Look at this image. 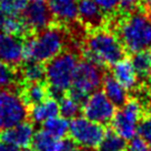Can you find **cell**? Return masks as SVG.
Segmentation results:
<instances>
[{"label": "cell", "instance_id": "obj_1", "mask_svg": "<svg viewBox=\"0 0 151 151\" xmlns=\"http://www.w3.org/2000/svg\"><path fill=\"white\" fill-rule=\"evenodd\" d=\"M65 49L80 51L65 24L55 21L41 31L24 38L22 62L37 61L46 63Z\"/></svg>", "mask_w": 151, "mask_h": 151}, {"label": "cell", "instance_id": "obj_2", "mask_svg": "<svg viewBox=\"0 0 151 151\" xmlns=\"http://www.w3.org/2000/svg\"><path fill=\"white\" fill-rule=\"evenodd\" d=\"M106 27L117 36L127 53L151 48V14L142 8L129 14L109 16Z\"/></svg>", "mask_w": 151, "mask_h": 151}, {"label": "cell", "instance_id": "obj_3", "mask_svg": "<svg viewBox=\"0 0 151 151\" xmlns=\"http://www.w3.org/2000/svg\"><path fill=\"white\" fill-rule=\"evenodd\" d=\"M127 56L117 36L107 27L87 31L81 46V57L100 67H111Z\"/></svg>", "mask_w": 151, "mask_h": 151}, {"label": "cell", "instance_id": "obj_4", "mask_svg": "<svg viewBox=\"0 0 151 151\" xmlns=\"http://www.w3.org/2000/svg\"><path fill=\"white\" fill-rule=\"evenodd\" d=\"M80 57V52L77 50L65 49L45 63L46 82L50 98L59 101L66 96Z\"/></svg>", "mask_w": 151, "mask_h": 151}, {"label": "cell", "instance_id": "obj_5", "mask_svg": "<svg viewBox=\"0 0 151 151\" xmlns=\"http://www.w3.org/2000/svg\"><path fill=\"white\" fill-rule=\"evenodd\" d=\"M106 72L107 68L100 67L85 59L81 60L76 67L72 82L66 94L82 107L90 94L98 91L102 86V79Z\"/></svg>", "mask_w": 151, "mask_h": 151}, {"label": "cell", "instance_id": "obj_6", "mask_svg": "<svg viewBox=\"0 0 151 151\" xmlns=\"http://www.w3.org/2000/svg\"><path fill=\"white\" fill-rule=\"evenodd\" d=\"M28 119V107L19 96L17 87L0 88V131Z\"/></svg>", "mask_w": 151, "mask_h": 151}, {"label": "cell", "instance_id": "obj_7", "mask_svg": "<svg viewBox=\"0 0 151 151\" xmlns=\"http://www.w3.org/2000/svg\"><path fill=\"white\" fill-rule=\"evenodd\" d=\"M145 110L136 98L130 97L122 107L116 111L111 120V129L126 140H131L137 134V128Z\"/></svg>", "mask_w": 151, "mask_h": 151}, {"label": "cell", "instance_id": "obj_8", "mask_svg": "<svg viewBox=\"0 0 151 151\" xmlns=\"http://www.w3.org/2000/svg\"><path fill=\"white\" fill-rule=\"evenodd\" d=\"M69 136L73 141L83 148H96L104 136V126L82 117H76L69 123Z\"/></svg>", "mask_w": 151, "mask_h": 151}, {"label": "cell", "instance_id": "obj_9", "mask_svg": "<svg viewBox=\"0 0 151 151\" xmlns=\"http://www.w3.org/2000/svg\"><path fill=\"white\" fill-rule=\"evenodd\" d=\"M82 113L86 119L104 127L111 122L116 113V107L104 92L94 91L82 106Z\"/></svg>", "mask_w": 151, "mask_h": 151}, {"label": "cell", "instance_id": "obj_10", "mask_svg": "<svg viewBox=\"0 0 151 151\" xmlns=\"http://www.w3.org/2000/svg\"><path fill=\"white\" fill-rule=\"evenodd\" d=\"M20 17L30 33L41 31L56 21L45 1H31Z\"/></svg>", "mask_w": 151, "mask_h": 151}, {"label": "cell", "instance_id": "obj_11", "mask_svg": "<svg viewBox=\"0 0 151 151\" xmlns=\"http://www.w3.org/2000/svg\"><path fill=\"white\" fill-rule=\"evenodd\" d=\"M78 21L85 27L87 31H92L106 27L108 16L100 9L93 0H79Z\"/></svg>", "mask_w": 151, "mask_h": 151}, {"label": "cell", "instance_id": "obj_12", "mask_svg": "<svg viewBox=\"0 0 151 151\" xmlns=\"http://www.w3.org/2000/svg\"><path fill=\"white\" fill-rule=\"evenodd\" d=\"M24 38L0 33V59L12 69H17L22 63Z\"/></svg>", "mask_w": 151, "mask_h": 151}, {"label": "cell", "instance_id": "obj_13", "mask_svg": "<svg viewBox=\"0 0 151 151\" xmlns=\"http://www.w3.org/2000/svg\"><path fill=\"white\" fill-rule=\"evenodd\" d=\"M33 137V123L24 121L17 126L6 129L0 133V140L9 142L18 148H28Z\"/></svg>", "mask_w": 151, "mask_h": 151}, {"label": "cell", "instance_id": "obj_14", "mask_svg": "<svg viewBox=\"0 0 151 151\" xmlns=\"http://www.w3.org/2000/svg\"><path fill=\"white\" fill-rule=\"evenodd\" d=\"M48 7L57 22L70 24L78 21L77 0H48Z\"/></svg>", "mask_w": 151, "mask_h": 151}, {"label": "cell", "instance_id": "obj_15", "mask_svg": "<svg viewBox=\"0 0 151 151\" xmlns=\"http://www.w3.org/2000/svg\"><path fill=\"white\" fill-rule=\"evenodd\" d=\"M111 75L127 91H133L139 86L137 73L129 58H123L111 66Z\"/></svg>", "mask_w": 151, "mask_h": 151}, {"label": "cell", "instance_id": "obj_16", "mask_svg": "<svg viewBox=\"0 0 151 151\" xmlns=\"http://www.w3.org/2000/svg\"><path fill=\"white\" fill-rule=\"evenodd\" d=\"M19 96L30 108L49 98L47 82H24L19 86Z\"/></svg>", "mask_w": 151, "mask_h": 151}, {"label": "cell", "instance_id": "obj_17", "mask_svg": "<svg viewBox=\"0 0 151 151\" xmlns=\"http://www.w3.org/2000/svg\"><path fill=\"white\" fill-rule=\"evenodd\" d=\"M102 89L106 97L112 102L116 108L122 107L129 99L128 91L113 78V76L109 71H107L104 76Z\"/></svg>", "mask_w": 151, "mask_h": 151}, {"label": "cell", "instance_id": "obj_18", "mask_svg": "<svg viewBox=\"0 0 151 151\" xmlns=\"http://www.w3.org/2000/svg\"><path fill=\"white\" fill-rule=\"evenodd\" d=\"M131 63L137 73L139 85L151 83V50L146 49L132 53Z\"/></svg>", "mask_w": 151, "mask_h": 151}, {"label": "cell", "instance_id": "obj_19", "mask_svg": "<svg viewBox=\"0 0 151 151\" xmlns=\"http://www.w3.org/2000/svg\"><path fill=\"white\" fill-rule=\"evenodd\" d=\"M58 113L59 104L50 97L42 102L28 108V118L32 123H42L48 119L57 117Z\"/></svg>", "mask_w": 151, "mask_h": 151}, {"label": "cell", "instance_id": "obj_20", "mask_svg": "<svg viewBox=\"0 0 151 151\" xmlns=\"http://www.w3.org/2000/svg\"><path fill=\"white\" fill-rule=\"evenodd\" d=\"M20 82H46L45 63L37 61H24L17 68Z\"/></svg>", "mask_w": 151, "mask_h": 151}, {"label": "cell", "instance_id": "obj_21", "mask_svg": "<svg viewBox=\"0 0 151 151\" xmlns=\"http://www.w3.org/2000/svg\"><path fill=\"white\" fill-rule=\"evenodd\" d=\"M127 147V140L120 137L111 128H108L104 132L102 140L98 145L97 151H124Z\"/></svg>", "mask_w": 151, "mask_h": 151}, {"label": "cell", "instance_id": "obj_22", "mask_svg": "<svg viewBox=\"0 0 151 151\" xmlns=\"http://www.w3.org/2000/svg\"><path fill=\"white\" fill-rule=\"evenodd\" d=\"M59 141L60 139H57L41 129L33 133L30 145L33 151H56Z\"/></svg>", "mask_w": 151, "mask_h": 151}, {"label": "cell", "instance_id": "obj_23", "mask_svg": "<svg viewBox=\"0 0 151 151\" xmlns=\"http://www.w3.org/2000/svg\"><path fill=\"white\" fill-rule=\"evenodd\" d=\"M42 130H45L57 139H62L66 137L69 131V122L67 121V119L57 116V117L43 121Z\"/></svg>", "mask_w": 151, "mask_h": 151}, {"label": "cell", "instance_id": "obj_24", "mask_svg": "<svg viewBox=\"0 0 151 151\" xmlns=\"http://www.w3.org/2000/svg\"><path fill=\"white\" fill-rule=\"evenodd\" d=\"M19 85L20 81L17 69L10 68L0 59V88H11V87L19 88Z\"/></svg>", "mask_w": 151, "mask_h": 151}, {"label": "cell", "instance_id": "obj_25", "mask_svg": "<svg viewBox=\"0 0 151 151\" xmlns=\"http://www.w3.org/2000/svg\"><path fill=\"white\" fill-rule=\"evenodd\" d=\"M59 104V113L62 118L73 119L79 116L81 112V106L77 104L75 100L71 99L69 96H65L58 101Z\"/></svg>", "mask_w": 151, "mask_h": 151}, {"label": "cell", "instance_id": "obj_26", "mask_svg": "<svg viewBox=\"0 0 151 151\" xmlns=\"http://www.w3.org/2000/svg\"><path fill=\"white\" fill-rule=\"evenodd\" d=\"M27 6L28 0H0V10L7 16L20 17Z\"/></svg>", "mask_w": 151, "mask_h": 151}, {"label": "cell", "instance_id": "obj_27", "mask_svg": "<svg viewBox=\"0 0 151 151\" xmlns=\"http://www.w3.org/2000/svg\"><path fill=\"white\" fill-rule=\"evenodd\" d=\"M137 133L138 137L146 142L147 146L151 147V114H143L138 124Z\"/></svg>", "mask_w": 151, "mask_h": 151}, {"label": "cell", "instance_id": "obj_28", "mask_svg": "<svg viewBox=\"0 0 151 151\" xmlns=\"http://www.w3.org/2000/svg\"><path fill=\"white\" fill-rule=\"evenodd\" d=\"M93 1L108 17L118 12L120 0H93Z\"/></svg>", "mask_w": 151, "mask_h": 151}, {"label": "cell", "instance_id": "obj_29", "mask_svg": "<svg viewBox=\"0 0 151 151\" xmlns=\"http://www.w3.org/2000/svg\"><path fill=\"white\" fill-rule=\"evenodd\" d=\"M141 8V0H120L118 12L121 14H132Z\"/></svg>", "mask_w": 151, "mask_h": 151}, {"label": "cell", "instance_id": "obj_30", "mask_svg": "<svg viewBox=\"0 0 151 151\" xmlns=\"http://www.w3.org/2000/svg\"><path fill=\"white\" fill-rule=\"evenodd\" d=\"M80 146H78L71 138H62L59 141L56 151H80Z\"/></svg>", "mask_w": 151, "mask_h": 151}, {"label": "cell", "instance_id": "obj_31", "mask_svg": "<svg viewBox=\"0 0 151 151\" xmlns=\"http://www.w3.org/2000/svg\"><path fill=\"white\" fill-rule=\"evenodd\" d=\"M124 151H149V147L146 145V142L139 137H134L130 140V143L128 145L127 149Z\"/></svg>", "mask_w": 151, "mask_h": 151}, {"label": "cell", "instance_id": "obj_32", "mask_svg": "<svg viewBox=\"0 0 151 151\" xmlns=\"http://www.w3.org/2000/svg\"><path fill=\"white\" fill-rule=\"evenodd\" d=\"M0 151H20L19 148L14 145H11L9 142L0 140Z\"/></svg>", "mask_w": 151, "mask_h": 151}, {"label": "cell", "instance_id": "obj_33", "mask_svg": "<svg viewBox=\"0 0 151 151\" xmlns=\"http://www.w3.org/2000/svg\"><path fill=\"white\" fill-rule=\"evenodd\" d=\"M141 8L148 14H151V0H141Z\"/></svg>", "mask_w": 151, "mask_h": 151}, {"label": "cell", "instance_id": "obj_34", "mask_svg": "<svg viewBox=\"0 0 151 151\" xmlns=\"http://www.w3.org/2000/svg\"><path fill=\"white\" fill-rule=\"evenodd\" d=\"M6 19H7V14H4V12L0 10V33L4 32V28H5V24H6Z\"/></svg>", "mask_w": 151, "mask_h": 151}, {"label": "cell", "instance_id": "obj_35", "mask_svg": "<svg viewBox=\"0 0 151 151\" xmlns=\"http://www.w3.org/2000/svg\"><path fill=\"white\" fill-rule=\"evenodd\" d=\"M80 151H96V150H93L92 148H83V147H81Z\"/></svg>", "mask_w": 151, "mask_h": 151}, {"label": "cell", "instance_id": "obj_36", "mask_svg": "<svg viewBox=\"0 0 151 151\" xmlns=\"http://www.w3.org/2000/svg\"><path fill=\"white\" fill-rule=\"evenodd\" d=\"M21 151H33L32 149H29V148H24V150H21Z\"/></svg>", "mask_w": 151, "mask_h": 151}, {"label": "cell", "instance_id": "obj_37", "mask_svg": "<svg viewBox=\"0 0 151 151\" xmlns=\"http://www.w3.org/2000/svg\"><path fill=\"white\" fill-rule=\"evenodd\" d=\"M31 1H45V0H31Z\"/></svg>", "mask_w": 151, "mask_h": 151}]
</instances>
